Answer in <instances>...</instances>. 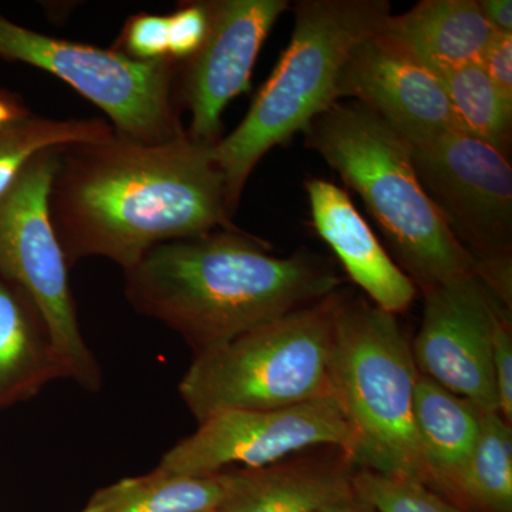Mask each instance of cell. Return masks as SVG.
Wrapping results in <instances>:
<instances>
[{"mask_svg":"<svg viewBox=\"0 0 512 512\" xmlns=\"http://www.w3.org/2000/svg\"><path fill=\"white\" fill-rule=\"evenodd\" d=\"M211 148L188 134L163 144L114 134L60 148L49 210L69 268L101 256L128 271L165 242L239 229Z\"/></svg>","mask_w":512,"mask_h":512,"instance_id":"cell-1","label":"cell"},{"mask_svg":"<svg viewBox=\"0 0 512 512\" xmlns=\"http://www.w3.org/2000/svg\"><path fill=\"white\" fill-rule=\"evenodd\" d=\"M271 249L242 229L165 242L124 271V293L197 355L342 289L345 279L322 256Z\"/></svg>","mask_w":512,"mask_h":512,"instance_id":"cell-2","label":"cell"},{"mask_svg":"<svg viewBox=\"0 0 512 512\" xmlns=\"http://www.w3.org/2000/svg\"><path fill=\"white\" fill-rule=\"evenodd\" d=\"M345 184L362 198L419 292L476 274L473 255L454 237L420 184L412 147L357 101H338L303 131Z\"/></svg>","mask_w":512,"mask_h":512,"instance_id":"cell-3","label":"cell"},{"mask_svg":"<svg viewBox=\"0 0 512 512\" xmlns=\"http://www.w3.org/2000/svg\"><path fill=\"white\" fill-rule=\"evenodd\" d=\"M392 15L387 0H301L295 28L274 72L247 116L211 148L224 178L229 214L237 211L249 175L265 154L303 133L338 103L340 72L353 47Z\"/></svg>","mask_w":512,"mask_h":512,"instance_id":"cell-4","label":"cell"},{"mask_svg":"<svg viewBox=\"0 0 512 512\" xmlns=\"http://www.w3.org/2000/svg\"><path fill=\"white\" fill-rule=\"evenodd\" d=\"M332 399L357 437V466L424 484L413 419L417 370L412 340L396 315L343 293L330 355Z\"/></svg>","mask_w":512,"mask_h":512,"instance_id":"cell-5","label":"cell"},{"mask_svg":"<svg viewBox=\"0 0 512 512\" xmlns=\"http://www.w3.org/2000/svg\"><path fill=\"white\" fill-rule=\"evenodd\" d=\"M345 291L197 353L178 392L197 423L225 410H276L332 399L330 355Z\"/></svg>","mask_w":512,"mask_h":512,"instance_id":"cell-6","label":"cell"},{"mask_svg":"<svg viewBox=\"0 0 512 512\" xmlns=\"http://www.w3.org/2000/svg\"><path fill=\"white\" fill-rule=\"evenodd\" d=\"M60 148L37 154L0 197V276L25 292L42 315L62 379L96 393L103 376L80 330L69 265L50 218Z\"/></svg>","mask_w":512,"mask_h":512,"instance_id":"cell-7","label":"cell"},{"mask_svg":"<svg viewBox=\"0 0 512 512\" xmlns=\"http://www.w3.org/2000/svg\"><path fill=\"white\" fill-rule=\"evenodd\" d=\"M0 59L59 77L107 114L114 133L143 144L187 134L177 84L181 62H138L114 49L72 42L23 28L0 15Z\"/></svg>","mask_w":512,"mask_h":512,"instance_id":"cell-8","label":"cell"},{"mask_svg":"<svg viewBox=\"0 0 512 512\" xmlns=\"http://www.w3.org/2000/svg\"><path fill=\"white\" fill-rule=\"evenodd\" d=\"M316 447L356 460L357 437L333 399L276 410H225L198 424L154 468L165 476L204 477L227 468H259Z\"/></svg>","mask_w":512,"mask_h":512,"instance_id":"cell-9","label":"cell"},{"mask_svg":"<svg viewBox=\"0 0 512 512\" xmlns=\"http://www.w3.org/2000/svg\"><path fill=\"white\" fill-rule=\"evenodd\" d=\"M420 184L454 237L478 262L512 259L508 156L463 130L412 147Z\"/></svg>","mask_w":512,"mask_h":512,"instance_id":"cell-10","label":"cell"},{"mask_svg":"<svg viewBox=\"0 0 512 512\" xmlns=\"http://www.w3.org/2000/svg\"><path fill=\"white\" fill-rule=\"evenodd\" d=\"M421 293L423 319L412 340L417 370L483 412L498 413L491 348L497 319L511 309L476 274Z\"/></svg>","mask_w":512,"mask_h":512,"instance_id":"cell-11","label":"cell"},{"mask_svg":"<svg viewBox=\"0 0 512 512\" xmlns=\"http://www.w3.org/2000/svg\"><path fill=\"white\" fill-rule=\"evenodd\" d=\"M208 32L198 52L181 62L177 93L191 113L188 137L214 147L222 138L229 101L251 89L252 70L266 37L289 9L288 0H210Z\"/></svg>","mask_w":512,"mask_h":512,"instance_id":"cell-12","label":"cell"},{"mask_svg":"<svg viewBox=\"0 0 512 512\" xmlns=\"http://www.w3.org/2000/svg\"><path fill=\"white\" fill-rule=\"evenodd\" d=\"M339 100L353 99L377 114L410 147L461 130L437 74L380 35L353 47L340 72Z\"/></svg>","mask_w":512,"mask_h":512,"instance_id":"cell-13","label":"cell"},{"mask_svg":"<svg viewBox=\"0 0 512 512\" xmlns=\"http://www.w3.org/2000/svg\"><path fill=\"white\" fill-rule=\"evenodd\" d=\"M355 457L338 447H316L259 468H229L217 512H319L355 491Z\"/></svg>","mask_w":512,"mask_h":512,"instance_id":"cell-14","label":"cell"},{"mask_svg":"<svg viewBox=\"0 0 512 512\" xmlns=\"http://www.w3.org/2000/svg\"><path fill=\"white\" fill-rule=\"evenodd\" d=\"M305 188L313 228L338 256L350 281L382 311L396 316L409 311L419 289L380 244L348 192L319 178L306 181Z\"/></svg>","mask_w":512,"mask_h":512,"instance_id":"cell-15","label":"cell"},{"mask_svg":"<svg viewBox=\"0 0 512 512\" xmlns=\"http://www.w3.org/2000/svg\"><path fill=\"white\" fill-rule=\"evenodd\" d=\"M379 33L439 77L481 64L495 35L477 0H423Z\"/></svg>","mask_w":512,"mask_h":512,"instance_id":"cell-16","label":"cell"},{"mask_svg":"<svg viewBox=\"0 0 512 512\" xmlns=\"http://www.w3.org/2000/svg\"><path fill=\"white\" fill-rule=\"evenodd\" d=\"M484 413L470 400L419 373L413 419L426 470L424 485L444 500L477 446Z\"/></svg>","mask_w":512,"mask_h":512,"instance_id":"cell-17","label":"cell"},{"mask_svg":"<svg viewBox=\"0 0 512 512\" xmlns=\"http://www.w3.org/2000/svg\"><path fill=\"white\" fill-rule=\"evenodd\" d=\"M62 379L45 320L18 286L0 276V410Z\"/></svg>","mask_w":512,"mask_h":512,"instance_id":"cell-18","label":"cell"},{"mask_svg":"<svg viewBox=\"0 0 512 512\" xmlns=\"http://www.w3.org/2000/svg\"><path fill=\"white\" fill-rule=\"evenodd\" d=\"M229 485V468L204 477L165 476L157 470L100 488L80 512L217 511Z\"/></svg>","mask_w":512,"mask_h":512,"instance_id":"cell-19","label":"cell"},{"mask_svg":"<svg viewBox=\"0 0 512 512\" xmlns=\"http://www.w3.org/2000/svg\"><path fill=\"white\" fill-rule=\"evenodd\" d=\"M468 512H512V424L484 413L477 446L446 498Z\"/></svg>","mask_w":512,"mask_h":512,"instance_id":"cell-20","label":"cell"},{"mask_svg":"<svg viewBox=\"0 0 512 512\" xmlns=\"http://www.w3.org/2000/svg\"><path fill=\"white\" fill-rule=\"evenodd\" d=\"M103 119L56 120L28 116L0 123V197L42 151L73 144L100 143L114 137Z\"/></svg>","mask_w":512,"mask_h":512,"instance_id":"cell-21","label":"cell"},{"mask_svg":"<svg viewBox=\"0 0 512 512\" xmlns=\"http://www.w3.org/2000/svg\"><path fill=\"white\" fill-rule=\"evenodd\" d=\"M458 127L510 156L512 101L505 99L480 64L440 77Z\"/></svg>","mask_w":512,"mask_h":512,"instance_id":"cell-22","label":"cell"},{"mask_svg":"<svg viewBox=\"0 0 512 512\" xmlns=\"http://www.w3.org/2000/svg\"><path fill=\"white\" fill-rule=\"evenodd\" d=\"M357 495L377 512H468L413 478L359 467L353 480Z\"/></svg>","mask_w":512,"mask_h":512,"instance_id":"cell-23","label":"cell"},{"mask_svg":"<svg viewBox=\"0 0 512 512\" xmlns=\"http://www.w3.org/2000/svg\"><path fill=\"white\" fill-rule=\"evenodd\" d=\"M111 49L138 62L165 59L168 57L167 16L150 13L130 16Z\"/></svg>","mask_w":512,"mask_h":512,"instance_id":"cell-24","label":"cell"},{"mask_svg":"<svg viewBox=\"0 0 512 512\" xmlns=\"http://www.w3.org/2000/svg\"><path fill=\"white\" fill-rule=\"evenodd\" d=\"M168 20V57L185 62L200 49L208 32L205 2L183 3Z\"/></svg>","mask_w":512,"mask_h":512,"instance_id":"cell-25","label":"cell"},{"mask_svg":"<svg viewBox=\"0 0 512 512\" xmlns=\"http://www.w3.org/2000/svg\"><path fill=\"white\" fill-rule=\"evenodd\" d=\"M495 387H497L498 413L512 423V328L511 312L501 313L495 323L491 348Z\"/></svg>","mask_w":512,"mask_h":512,"instance_id":"cell-26","label":"cell"},{"mask_svg":"<svg viewBox=\"0 0 512 512\" xmlns=\"http://www.w3.org/2000/svg\"><path fill=\"white\" fill-rule=\"evenodd\" d=\"M480 66L505 99L512 101V35L495 33Z\"/></svg>","mask_w":512,"mask_h":512,"instance_id":"cell-27","label":"cell"},{"mask_svg":"<svg viewBox=\"0 0 512 512\" xmlns=\"http://www.w3.org/2000/svg\"><path fill=\"white\" fill-rule=\"evenodd\" d=\"M488 23L497 35H512V2L511 0H477Z\"/></svg>","mask_w":512,"mask_h":512,"instance_id":"cell-28","label":"cell"},{"mask_svg":"<svg viewBox=\"0 0 512 512\" xmlns=\"http://www.w3.org/2000/svg\"><path fill=\"white\" fill-rule=\"evenodd\" d=\"M30 114L25 101L18 94L0 89V123L20 119Z\"/></svg>","mask_w":512,"mask_h":512,"instance_id":"cell-29","label":"cell"},{"mask_svg":"<svg viewBox=\"0 0 512 512\" xmlns=\"http://www.w3.org/2000/svg\"><path fill=\"white\" fill-rule=\"evenodd\" d=\"M319 512H377L373 505L363 500L360 495L353 491L352 494L340 498L335 503L329 504L328 507L323 508Z\"/></svg>","mask_w":512,"mask_h":512,"instance_id":"cell-30","label":"cell"},{"mask_svg":"<svg viewBox=\"0 0 512 512\" xmlns=\"http://www.w3.org/2000/svg\"><path fill=\"white\" fill-rule=\"evenodd\" d=\"M205 512H217V511H205Z\"/></svg>","mask_w":512,"mask_h":512,"instance_id":"cell-31","label":"cell"}]
</instances>
